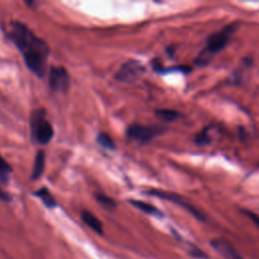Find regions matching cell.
Masks as SVG:
<instances>
[{
    "label": "cell",
    "mask_w": 259,
    "mask_h": 259,
    "mask_svg": "<svg viewBox=\"0 0 259 259\" xmlns=\"http://www.w3.org/2000/svg\"><path fill=\"white\" fill-rule=\"evenodd\" d=\"M8 36L23 57L26 67L35 76L41 78L46 74L50 48L24 23L13 21Z\"/></svg>",
    "instance_id": "obj_1"
},
{
    "label": "cell",
    "mask_w": 259,
    "mask_h": 259,
    "mask_svg": "<svg viewBox=\"0 0 259 259\" xmlns=\"http://www.w3.org/2000/svg\"><path fill=\"white\" fill-rule=\"evenodd\" d=\"M234 30H235V25L232 24L225 27L223 30L217 31L213 34H211L207 38L206 47L198 55L197 59L195 60L196 64H198L199 66H204L205 64H207L213 55L221 52L227 46L230 35L234 32Z\"/></svg>",
    "instance_id": "obj_2"
},
{
    "label": "cell",
    "mask_w": 259,
    "mask_h": 259,
    "mask_svg": "<svg viewBox=\"0 0 259 259\" xmlns=\"http://www.w3.org/2000/svg\"><path fill=\"white\" fill-rule=\"evenodd\" d=\"M30 132L33 140L39 145L49 144L54 137V128L47 119L46 110L37 108L30 114Z\"/></svg>",
    "instance_id": "obj_3"
},
{
    "label": "cell",
    "mask_w": 259,
    "mask_h": 259,
    "mask_svg": "<svg viewBox=\"0 0 259 259\" xmlns=\"http://www.w3.org/2000/svg\"><path fill=\"white\" fill-rule=\"evenodd\" d=\"M145 73V67L137 60L124 62L115 73V79L121 83H134L139 80Z\"/></svg>",
    "instance_id": "obj_4"
},
{
    "label": "cell",
    "mask_w": 259,
    "mask_h": 259,
    "mask_svg": "<svg viewBox=\"0 0 259 259\" xmlns=\"http://www.w3.org/2000/svg\"><path fill=\"white\" fill-rule=\"evenodd\" d=\"M70 75L64 67H51L49 73V85L53 91L66 94L70 89Z\"/></svg>",
    "instance_id": "obj_5"
},
{
    "label": "cell",
    "mask_w": 259,
    "mask_h": 259,
    "mask_svg": "<svg viewBox=\"0 0 259 259\" xmlns=\"http://www.w3.org/2000/svg\"><path fill=\"white\" fill-rule=\"evenodd\" d=\"M164 128L157 126H146L138 123H133L126 128V136L140 143H148L155 137L163 134Z\"/></svg>",
    "instance_id": "obj_6"
},
{
    "label": "cell",
    "mask_w": 259,
    "mask_h": 259,
    "mask_svg": "<svg viewBox=\"0 0 259 259\" xmlns=\"http://www.w3.org/2000/svg\"><path fill=\"white\" fill-rule=\"evenodd\" d=\"M146 193L148 195H153V196H157L159 198H163V199H167V200H170L182 207H184L187 211H189L192 215H194L196 219L198 220H204V215L198 210L196 209L194 206L190 205L189 203L183 201L179 196L175 195V194H172V193H169V192H165V191H161V190H157V189H150V190H147Z\"/></svg>",
    "instance_id": "obj_7"
},
{
    "label": "cell",
    "mask_w": 259,
    "mask_h": 259,
    "mask_svg": "<svg viewBox=\"0 0 259 259\" xmlns=\"http://www.w3.org/2000/svg\"><path fill=\"white\" fill-rule=\"evenodd\" d=\"M210 245L224 259H243L236 248L223 239H214L210 242Z\"/></svg>",
    "instance_id": "obj_8"
},
{
    "label": "cell",
    "mask_w": 259,
    "mask_h": 259,
    "mask_svg": "<svg viewBox=\"0 0 259 259\" xmlns=\"http://www.w3.org/2000/svg\"><path fill=\"white\" fill-rule=\"evenodd\" d=\"M80 217H81V220L83 221V223H85L96 234H98V235H102L103 234L102 223L92 212H90L87 209H83L81 211V213H80Z\"/></svg>",
    "instance_id": "obj_9"
},
{
    "label": "cell",
    "mask_w": 259,
    "mask_h": 259,
    "mask_svg": "<svg viewBox=\"0 0 259 259\" xmlns=\"http://www.w3.org/2000/svg\"><path fill=\"white\" fill-rule=\"evenodd\" d=\"M45 167H46V153L42 150H39L34 158V163H33V167H32V173H31V180H36L38 179L44 171H45Z\"/></svg>",
    "instance_id": "obj_10"
},
{
    "label": "cell",
    "mask_w": 259,
    "mask_h": 259,
    "mask_svg": "<svg viewBox=\"0 0 259 259\" xmlns=\"http://www.w3.org/2000/svg\"><path fill=\"white\" fill-rule=\"evenodd\" d=\"M128 202L132 205H134L135 207L139 208L140 210H142L143 212H145L147 214H150V215H153V217H156V218H162L163 217V213L156 206H154L153 204H150L148 202L138 200V199H130Z\"/></svg>",
    "instance_id": "obj_11"
},
{
    "label": "cell",
    "mask_w": 259,
    "mask_h": 259,
    "mask_svg": "<svg viewBox=\"0 0 259 259\" xmlns=\"http://www.w3.org/2000/svg\"><path fill=\"white\" fill-rule=\"evenodd\" d=\"M35 196H37L44 205L48 208H54L57 206V201L54 197V195L51 193V191L47 187H41L33 192Z\"/></svg>",
    "instance_id": "obj_12"
},
{
    "label": "cell",
    "mask_w": 259,
    "mask_h": 259,
    "mask_svg": "<svg viewBox=\"0 0 259 259\" xmlns=\"http://www.w3.org/2000/svg\"><path fill=\"white\" fill-rule=\"evenodd\" d=\"M12 172V167L0 155V183L3 185L8 184L9 174Z\"/></svg>",
    "instance_id": "obj_13"
},
{
    "label": "cell",
    "mask_w": 259,
    "mask_h": 259,
    "mask_svg": "<svg viewBox=\"0 0 259 259\" xmlns=\"http://www.w3.org/2000/svg\"><path fill=\"white\" fill-rule=\"evenodd\" d=\"M155 114L158 118H160L164 121H173L179 117V112L172 110V109H166V108L157 109L155 111Z\"/></svg>",
    "instance_id": "obj_14"
},
{
    "label": "cell",
    "mask_w": 259,
    "mask_h": 259,
    "mask_svg": "<svg viewBox=\"0 0 259 259\" xmlns=\"http://www.w3.org/2000/svg\"><path fill=\"white\" fill-rule=\"evenodd\" d=\"M96 142L99 146L107 150H115V144L109 135L105 133H99L96 137Z\"/></svg>",
    "instance_id": "obj_15"
},
{
    "label": "cell",
    "mask_w": 259,
    "mask_h": 259,
    "mask_svg": "<svg viewBox=\"0 0 259 259\" xmlns=\"http://www.w3.org/2000/svg\"><path fill=\"white\" fill-rule=\"evenodd\" d=\"M95 198L104 208H106L108 210L114 209L116 207L115 200L112 199L111 197L105 195L104 193H95Z\"/></svg>",
    "instance_id": "obj_16"
},
{
    "label": "cell",
    "mask_w": 259,
    "mask_h": 259,
    "mask_svg": "<svg viewBox=\"0 0 259 259\" xmlns=\"http://www.w3.org/2000/svg\"><path fill=\"white\" fill-rule=\"evenodd\" d=\"M195 142L199 145H204L207 144L209 142L208 136L206 135V130H203L202 132H200L198 135H196L195 137Z\"/></svg>",
    "instance_id": "obj_17"
},
{
    "label": "cell",
    "mask_w": 259,
    "mask_h": 259,
    "mask_svg": "<svg viewBox=\"0 0 259 259\" xmlns=\"http://www.w3.org/2000/svg\"><path fill=\"white\" fill-rule=\"evenodd\" d=\"M244 212L246 213V215L256 225V227L259 229V215L250 211V210H244Z\"/></svg>",
    "instance_id": "obj_18"
},
{
    "label": "cell",
    "mask_w": 259,
    "mask_h": 259,
    "mask_svg": "<svg viewBox=\"0 0 259 259\" xmlns=\"http://www.w3.org/2000/svg\"><path fill=\"white\" fill-rule=\"evenodd\" d=\"M0 200H2L4 202H10L12 200L11 195L8 192H6L5 190H3L1 187H0Z\"/></svg>",
    "instance_id": "obj_19"
},
{
    "label": "cell",
    "mask_w": 259,
    "mask_h": 259,
    "mask_svg": "<svg viewBox=\"0 0 259 259\" xmlns=\"http://www.w3.org/2000/svg\"><path fill=\"white\" fill-rule=\"evenodd\" d=\"M190 254H191V256H193V257H195V258H199V259L206 258L205 253H203L202 251H200L199 249H197V248H195V247L193 248V251L190 252Z\"/></svg>",
    "instance_id": "obj_20"
}]
</instances>
